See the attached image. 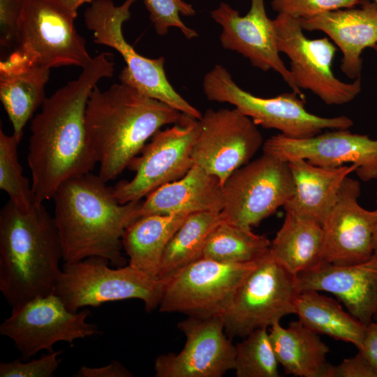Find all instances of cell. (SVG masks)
Masks as SVG:
<instances>
[{
  "instance_id": "obj_30",
  "label": "cell",
  "mask_w": 377,
  "mask_h": 377,
  "mask_svg": "<svg viewBox=\"0 0 377 377\" xmlns=\"http://www.w3.org/2000/svg\"><path fill=\"white\" fill-rule=\"evenodd\" d=\"M270 245L265 235L223 221L210 233L202 258L227 263H250L263 256Z\"/></svg>"
},
{
  "instance_id": "obj_20",
  "label": "cell",
  "mask_w": 377,
  "mask_h": 377,
  "mask_svg": "<svg viewBox=\"0 0 377 377\" xmlns=\"http://www.w3.org/2000/svg\"><path fill=\"white\" fill-rule=\"evenodd\" d=\"M299 292L313 290L336 296L355 318L367 325L377 313V254L346 266L321 264L296 275Z\"/></svg>"
},
{
  "instance_id": "obj_33",
  "label": "cell",
  "mask_w": 377,
  "mask_h": 377,
  "mask_svg": "<svg viewBox=\"0 0 377 377\" xmlns=\"http://www.w3.org/2000/svg\"><path fill=\"white\" fill-rule=\"evenodd\" d=\"M149 19L157 34L165 36L171 27L177 28L187 39L198 36V33L187 27L180 15L193 16V6L184 0H144Z\"/></svg>"
},
{
  "instance_id": "obj_29",
  "label": "cell",
  "mask_w": 377,
  "mask_h": 377,
  "mask_svg": "<svg viewBox=\"0 0 377 377\" xmlns=\"http://www.w3.org/2000/svg\"><path fill=\"white\" fill-rule=\"evenodd\" d=\"M223 221L221 212L190 214L165 247L157 279L165 281L184 267L202 258L210 233Z\"/></svg>"
},
{
  "instance_id": "obj_34",
  "label": "cell",
  "mask_w": 377,
  "mask_h": 377,
  "mask_svg": "<svg viewBox=\"0 0 377 377\" xmlns=\"http://www.w3.org/2000/svg\"><path fill=\"white\" fill-rule=\"evenodd\" d=\"M62 350L48 352L40 358H21L0 364V377H52L57 370Z\"/></svg>"
},
{
  "instance_id": "obj_40",
  "label": "cell",
  "mask_w": 377,
  "mask_h": 377,
  "mask_svg": "<svg viewBox=\"0 0 377 377\" xmlns=\"http://www.w3.org/2000/svg\"><path fill=\"white\" fill-rule=\"evenodd\" d=\"M94 0H61V1L72 11L77 13V9L85 3H91Z\"/></svg>"
},
{
  "instance_id": "obj_19",
  "label": "cell",
  "mask_w": 377,
  "mask_h": 377,
  "mask_svg": "<svg viewBox=\"0 0 377 377\" xmlns=\"http://www.w3.org/2000/svg\"><path fill=\"white\" fill-rule=\"evenodd\" d=\"M360 193L359 182L347 177L322 225V264L350 265L366 261L374 253L376 212L359 204Z\"/></svg>"
},
{
  "instance_id": "obj_45",
  "label": "cell",
  "mask_w": 377,
  "mask_h": 377,
  "mask_svg": "<svg viewBox=\"0 0 377 377\" xmlns=\"http://www.w3.org/2000/svg\"><path fill=\"white\" fill-rule=\"evenodd\" d=\"M376 126H377V124H376Z\"/></svg>"
},
{
  "instance_id": "obj_10",
  "label": "cell",
  "mask_w": 377,
  "mask_h": 377,
  "mask_svg": "<svg viewBox=\"0 0 377 377\" xmlns=\"http://www.w3.org/2000/svg\"><path fill=\"white\" fill-rule=\"evenodd\" d=\"M294 188L288 161L263 152L235 170L223 184V219L251 229L283 207Z\"/></svg>"
},
{
  "instance_id": "obj_23",
  "label": "cell",
  "mask_w": 377,
  "mask_h": 377,
  "mask_svg": "<svg viewBox=\"0 0 377 377\" xmlns=\"http://www.w3.org/2000/svg\"><path fill=\"white\" fill-rule=\"evenodd\" d=\"M142 202L139 218L151 214L221 212L223 185L216 176L194 165L182 178L153 191Z\"/></svg>"
},
{
  "instance_id": "obj_32",
  "label": "cell",
  "mask_w": 377,
  "mask_h": 377,
  "mask_svg": "<svg viewBox=\"0 0 377 377\" xmlns=\"http://www.w3.org/2000/svg\"><path fill=\"white\" fill-rule=\"evenodd\" d=\"M20 141L12 134H6L0 128V188L9 200L22 211L31 210L35 205L31 183L23 175L18 161Z\"/></svg>"
},
{
  "instance_id": "obj_14",
  "label": "cell",
  "mask_w": 377,
  "mask_h": 377,
  "mask_svg": "<svg viewBox=\"0 0 377 377\" xmlns=\"http://www.w3.org/2000/svg\"><path fill=\"white\" fill-rule=\"evenodd\" d=\"M198 131V119L191 118L156 132L128 165L135 172L133 179L112 187L117 200L121 204L140 201L184 176L194 165L191 154Z\"/></svg>"
},
{
  "instance_id": "obj_21",
  "label": "cell",
  "mask_w": 377,
  "mask_h": 377,
  "mask_svg": "<svg viewBox=\"0 0 377 377\" xmlns=\"http://www.w3.org/2000/svg\"><path fill=\"white\" fill-rule=\"evenodd\" d=\"M361 1L360 8L299 18L304 30L323 31L336 44L343 54L341 71L355 80L361 76L362 52L377 45V6L368 0Z\"/></svg>"
},
{
  "instance_id": "obj_39",
  "label": "cell",
  "mask_w": 377,
  "mask_h": 377,
  "mask_svg": "<svg viewBox=\"0 0 377 377\" xmlns=\"http://www.w3.org/2000/svg\"><path fill=\"white\" fill-rule=\"evenodd\" d=\"M358 350L377 373V321L367 325L365 334Z\"/></svg>"
},
{
  "instance_id": "obj_6",
  "label": "cell",
  "mask_w": 377,
  "mask_h": 377,
  "mask_svg": "<svg viewBox=\"0 0 377 377\" xmlns=\"http://www.w3.org/2000/svg\"><path fill=\"white\" fill-rule=\"evenodd\" d=\"M77 13L61 0H25L8 57L45 68L84 67L92 59L74 21Z\"/></svg>"
},
{
  "instance_id": "obj_18",
  "label": "cell",
  "mask_w": 377,
  "mask_h": 377,
  "mask_svg": "<svg viewBox=\"0 0 377 377\" xmlns=\"http://www.w3.org/2000/svg\"><path fill=\"white\" fill-rule=\"evenodd\" d=\"M250 2V9L244 16L225 2L211 11L212 18L222 28L219 38L223 48L237 52L263 71L278 73L292 91L304 98L279 56L273 21L266 13L264 0Z\"/></svg>"
},
{
  "instance_id": "obj_26",
  "label": "cell",
  "mask_w": 377,
  "mask_h": 377,
  "mask_svg": "<svg viewBox=\"0 0 377 377\" xmlns=\"http://www.w3.org/2000/svg\"><path fill=\"white\" fill-rule=\"evenodd\" d=\"M189 213L151 214L138 218L125 230L122 246L128 265L157 279L163 252Z\"/></svg>"
},
{
  "instance_id": "obj_27",
  "label": "cell",
  "mask_w": 377,
  "mask_h": 377,
  "mask_svg": "<svg viewBox=\"0 0 377 377\" xmlns=\"http://www.w3.org/2000/svg\"><path fill=\"white\" fill-rule=\"evenodd\" d=\"M270 251L279 264L295 276L318 267L323 263L322 225L286 212Z\"/></svg>"
},
{
  "instance_id": "obj_7",
  "label": "cell",
  "mask_w": 377,
  "mask_h": 377,
  "mask_svg": "<svg viewBox=\"0 0 377 377\" xmlns=\"http://www.w3.org/2000/svg\"><path fill=\"white\" fill-rule=\"evenodd\" d=\"M99 257L64 263L53 293L71 311L128 299L142 300L151 312L158 307L165 281L151 278L129 265L111 268Z\"/></svg>"
},
{
  "instance_id": "obj_25",
  "label": "cell",
  "mask_w": 377,
  "mask_h": 377,
  "mask_svg": "<svg viewBox=\"0 0 377 377\" xmlns=\"http://www.w3.org/2000/svg\"><path fill=\"white\" fill-rule=\"evenodd\" d=\"M271 343L279 364L287 375L331 377L333 365L327 361L330 348L319 334L299 320L287 327L275 323L269 330Z\"/></svg>"
},
{
  "instance_id": "obj_41",
  "label": "cell",
  "mask_w": 377,
  "mask_h": 377,
  "mask_svg": "<svg viewBox=\"0 0 377 377\" xmlns=\"http://www.w3.org/2000/svg\"><path fill=\"white\" fill-rule=\"evenodd\" d=\"M376 209L375 210L376 212V219L375 227H374L373 243H374V253L377 254V191L376 193Z\"/></svg>"
},
{
  "instance_id": "obj_4",
  "label": "cell",
  "mask_w": 377,
  "mask_h": 377,
  "mask_svg": "<svg viewBox=\"0 0 377 377\" xmlns=\"http://www.w3.org/2000/svg\"><path fill=\"white\" fill-rule=\"evenodd\" d=\"M62 248L43 204L22 211L10 200L0 212V292L13 308L53 293Z\"/></svg>"
},
{
  "instance_id": "obj_42",
  "label": "cell",
  "mask_w": 377,
  "mask_h": 377,
  "mask_svg": "<svg viewBox=\"0 0 377 377\" xmlns=\"http://www.w3.org/2000/svg\"><path fill=\"white\" fill-rule=\"evenodd\" d=\"M373 49L376 51V54H377V45H375Z\"/></svg>"
},
{
  "instance_id": "obj_22",
  "label": "cell",
  "mask_w": 377,
  "mask_h": 377,
  "mask_svg": "<svg viewBox=\"0 0 377 377\" xmlns=\"http://www.w3.org/2000/svg\"><path fill=\"white\" fill-rule=\"evenodd\" d=\"M288 163L295 188L283 206L286 212L323 225L337 200L343 181L355 172L356 167L350 164L323 168L300 158L291 159Z\"/></svg>"
},
{
  "instance_id": "obj_8",
  "label": "cell",
  "mask_w": 377,
  "mask_h": 377,
  "mask_svg": "<svg viewBox=\"0 0 377 377\" xmlns=\"http://www.w3.org/2000/svg\"><path fill=\"white\" fill-rule=\"evenodd\" d=\"M135 1L125 0L120 6H116L112 0H94L84 14L85 25L93 32L94 42L110 47L122 56L126 66L119 75L121 82L200 119L202 114L169 82L164 68V57H145L125 40L123 24L130 18V8Z\"/></svg>"
},
{
  "instance_id": "obj_24",
  "label": "cell",
  "mask_w": 377,
  "mask_h": 377,
  "mask_svg": "<svg viewBox=\"0 0 377 377\" xmlns=\"http://www.w3.org/2000/svg\"><path fill=\"white\" fill-rule=\"evenodd\" d=\"M50 71L10 57L0 62V99L20 142L27 123L46 98Z\"/></svg>"
},
{
  "instance_id": "obj_13",
  "label": "cell",
  "mask_w": 377,
  "mask_h": 377,
  "mask_svg": "<svg viewBox=\"0 0 377 377\" xmlns=\"http://www.w3.org/2000/svg\"><path fill=\"white\" fill-rule=\"evenodd\" d=\"M279 52L290 60V72L296 85L318 96L327 105H343L362 90L361 78L344 82L333 73L332 64L337 48L327 37L309 39L299 18L278 14L272 20Z\"/></svg>"
},
{
  "instance_id": "obj_38",
  "label": "cell",
  "mask_w": 377,
  "mask_h": 377,
  "mask_svg": "<svg viewBox=\"0 0 377 377\" xmlns=\"http://www.w3.org/2000/svg\"><path fill=\"white\" fill-rule=\"evenodd\" d=\"M76 377H130L133 374L119 362L113 360L110 364L100 367L82 366Z\"/></svg>"
},
{
  "instance_id": "obj_16",
  "label": "cell",
  "mask_w": 377,
  "mask_h": 377,
  "mask_svg": "<svg viewBox=\"0 0 377 377\" xmlns=\"http://www.w3.org/2000/svg\"><path fill=\"white\" fill-rule=\"evenodd\" d=\"M177 327L185 335L184 346L155 359L156 377H221L234 369L235 345L226 334L222 316H188Z\"/></svg>"
},
{
  "instance_id": "obj_36",
  "label": "cell",
  "mask_w": 377,
  "mask_h": 377,
  "mask_svg": "<svg viewBox=\"0 0 377 377\" xmlns=\"http://www.w3.org/2000/svg\"><path fill=\"white\" fill-rule=\"evenodd\" d=\"M25 0H0V44L14 48L17 22Z\"/></svg>"
},
{
  "instance_id": "obj_31",
  "label": "cell",
  "mask_w": 377,
  "mask_h": 377,
  "mask_svg": "<svg viewBox=\"0 0 377 377\" xmlns=\"http://www.w3.org/2000/svg\"><path fill=\"white\" fill-rule=\"evenodd\" d=\"M237 377H279V362L266 327L258 328L235 345Z\"/></svg>"
},
{
  "instance_id": "obj_35",
  "label": "cell",
  "mask_w": 377,
  "mask_h": 377,
  "mask_svg": "<svg viewBox=\"0 0 377 377\" xmlns=\"http://www.w3.org/2000/svg\"><path fill=\"white\" fill-rule=\"evenodd\" d=\"M361 0H272L271 6L279 14L302 18L324 12L353 8Z\"/></svg>"
},
{
  "instance_id": "obj_3",
  "label": "cell",
  "mask_w": 377,
  "mask_h": 377,
  "mask_svg": "<svg viewBox=\"0 0 377 377\" xmlns=\"http://www.w3.org/2000/svg\"><path fill=\"white\" fill-rule=\"evenodd\" d=\"M191 118L121 82L104 91L95 86L87 103L84 121L99 164L98 176L105 182L114 179L156 132Z\"/></svg>"
},
{
  "instance_id": "obj_43",
  "label": "cell",
  "mask_w": 377,
  "mask_h": 377,
  "mask_svg": "<svg viewBox=\"0 0 377 377\" xmlns=\"http://www.w3.org/2000/svg\"><path fill=\"white\" fill-rule=\"evenodd\" d=\"M371 1H372V2L374 3L376 6H377V0H371Z\"/></svg>"
},
{
  "instance_id": "obj_1",
  "label": "cell",
  "mask_w": 377,
  "mask_h": 377,
  "mask_svg": "<svg viewBox=\"0 0 377 377\" xmlns=\"http://www.w3.org/2000/svg\"><path fill=\"white\" fill-rule=\"evenodd\" d=\"M114 71L112 56L101 52L50 97L31 121L27 162L35 204L52 199L67 180L91 172L97 161L85 128L89 95L103 78Z\"/></svg>"
},
{
  "instance_id": "obj_15",
  "label": "cell",
  "mask_w": 377,
  "mask_h": 377,
  "mask_svg": "<svg viewBox=\"0 0 377 377\" xmlns=\"http://www.w3.org/2000/svg\"><path fill=\"white\" fill-rule=\"evenodd\" d=\"M263 143L258 126L237 109H207L198 119L191 156L194 165L218 177L223 185L250 162Z\"/></svg>"
},
{
  "instance_id": "obj_44",
  "label": "cell",
  "mask_w": 377,
  "mask_h": 377,
  "mask_svg": "<svg viewBox=\"0 0 377 377\" xmlns=\"http://www.w3.org/2000/svg\"><path fill=\"white\" fill-rule=\"evenodd\" d=\"M375 320L377 321V313H376V315L375 316Z\"/></svg>"
},
{
  "instance_id": "obj_12",
  "label": "cell",
  "mask_w": 377,
  "mask_h": 377,
  "mask_svg": "<svg viewBox=\"0 0 377 377\" xmlns=\"http://www.w3.org/2000/svg\"><path fill=\"white\" fill-rule=\"evenodd\" d=\"M91 311H70L54 293L30 300L12 308L0 325V334L11 339L28 360L40 350L54 351L56 343L72 344L80 339L99 334L98 326L87 321Z\"/></svg>"
},
{
  "instance_id": "obj_28",
  "label": "cell",
  "mask_w": 377,
  "mask_h": 377,
  "mask_svg": "<svg viewBox=\"0 0 377 377\" xmlns=\"http://www.w3.org/2000/svg\"><path fill=\"white\" fill-rule=\"evenodd\" d=\"M295 314L306 327L318 334L361 347L367 325L348 311L346 312L333 298L317 290L299 293L295 301Z\"/></svg>"
},
{
  "instance_id": "obj_17",
  "label": "cell",
  "mask_w": 377,
  "mask_h": 377,
  "mask_svg": "<svg viewBox=\"0 0 377 377\" xmlns=\"http://www.w3.org/2000/svg\"><path fill=\"white\" fill-rule=\"evenodd\" d=\"M262 149L286 161L304 159L323 168L350 163L361 180L377 179V140L348 129H331L304 138L279 133L264 141Z\"/></svg>"
},
{
  "instance_id": "obj_11",
  "label": "cell",
  "mask_w": 377,
  "mask_h": 377,
  "mask_svg": "<svg viewBox=\"0 0 377 377\" xmlns=\"http://www.w3.org/2000/svg\"><path fill=\"white\" fill-rule=\"evenodd\" d=\"M256 263H227L200 258L165 281L158 310L194 317L222 316Z\"/></svg>"
},
{
  "instance_id": "obj_5",
  "label": "cell",
  "mask_w": 377,
  "mask_h": 377,
  "mask_svg": "<svg viewBox=\"0 0 377 377\" xmlns=\"http://www.w3.org/2000/svg\"><path fill=\"white\" fill-rule=\"evenodd\" d=\"M202 87L208 100L232 105L257 126L277 130L288 138H304L326 129H348L353 126V120L345 115L323 117L309 112L304 98L293 91L272 98L254 96L238 86L220 64L205 75Z\"/></svg>"
},
{
  "instance_id": "obj_37",
  "label": "cell",
  "mask_w": 377,
  "mask_h": 377,
  "mask_svg": "<svg viewBox=\"0 0 377 377\" xmlns=\"http://www.w3.org/2000/svg\"><path fill=\"white\" fill-rule=\"evenodd\" d=\"M331 377H377V373L358 350L355 355L333 365Z\"/></svg>"
},
{
  "instance_id": "obj_2",
  "label": "cell",
  "mask_w": 377,
  "mask_h": 377,
  "mask_svg": "<svg viewBox=\"0 0 377 377\" xmlns=\"http://www.w3.org/2000/svg\"><path fill=\"white\" fill-rule=\"evenodd\" d=\"M106 183L89 172L67 180L54 193L53 218L64 263L99 257L115 267L126 265L122 235L139 218L142 201L121 204Z\"/></svg>"
},
{
  "instance_id": "obj_9",
  "label": "cell",
  "mask_w": 377,
  "mask_h": 377,
  "mask_svg": "<svg viewBox=\"0 0 377 377\" xmlns=\"http://www.w3.org/2000/svg\"><path fill=\"white\" fill-rule=\"evenodd\" d=\"M295 277L279 264L269 249L243 279L222 315L227 336L244 338L295 314L300 293Z\"/></svg>"
}]
</instances>
